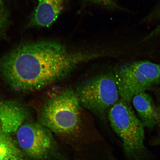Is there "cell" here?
I'll use <instances>...</instances> for the list:
<instances>
[{
	"label": "cell",
	"mask_w": 160,
	"mask_h": 160,
	"mask_svg": "<svg viewBox=\"0 0 160 160\" xmlns=\"http://www.w3.org/2000/svg\"><path fill=\"white\" fill-rule=\"evenodd\" d=\"M93 59L91 53L70 51L59 42L41 41L20 46L4 56L0 73L14 91L31 92L57 82Z\"/></svg>",
	"instance_id": "obj_1"
},
{
	"label": "cell",
	"mask_w": 160,
	"mask_h": 160,
	"mask_svg": "<svg viewBox=\"0 0 160 160\" xmlns=\"http://www.w3.org/2000/svg\"><path fill=\"white\" fill-rule=\"evenodd\" d=\"M81 106L74 90H61L51 96L42 107L40 123L58 134L74 133L81 123Z\"/></svg>",
	"instance_id": "obj_2"
},
{
	"label": "cell",
	"mask_w": 160,
	"mask_h": 160,
	"mask_svg": "<svg viewBox=\"0 0 160 160\" xmlns=\"http://www.w3.org/2000/svg\"><path fill=\"white\" fill-rule=\"evenodd\" d=\"M114 75L121 99L129 102L137 94L160 83V65L147 61L128 63Z\"/></svg>",
	"instance_id": "obj_3"
},
{
	"label": "cell",
	"mask_w": 160,
	"mask_h": 160,
	"mask_svg": "<svg viewBox=\"0 0 160 160\" xmlns=\"http://www.w3.org/2000/svg\"><path fill=\"white\" fill-rule=\"evenodd\" d=\"M80 104L98 115H103L119 100L114 74H102L83 82L75 90Z\"/></svg>",
	"instance_id": "obj_4"
},
{
	"label": "cell",
	"mask_w": 160,
	"mask_h": 160,
	"mask_svg": "<svg viewBox=\"0 0 160 160\" xmlns=\"http://www.w3.org/2000/svg\"><path fill=\"white\" fill-rule=\"evenodd\" d=\"M129 102L119 100L109 109L108 116L111 127L122 140L125 150L132 153L144 148V126Z\"/></svg>",
	"instance_id": "obj_5"
},
{
	"label": "cell",
	"mask_w": 160,
	"mask_h": 160,
	"mask_svg": "<svg viewBox=\"0 0 160 160\" xmlns=\"http://www.w3.org/2000/svg\"><path fill=\"white\" fill-rule=\"evenodd\" d=\"M16 143L29 160L48 158L54 147V141L49 130L41 123H23L16 131Z\"/></svg>",
	"instance_id": "obj_6"
},
{
	"label": "cell",
	"mask_w": 160,
	"mask_h": 160,
	"mask_svg": "<svg viewBox=\"0 0 160 160\" xmlns=\"http://www.w3.org/2000/svg\"><path fill=\"white\" fill-rule=\"evenodd\" d=\"M29 115V110L24 105L0 98L1 127L5 133L16 132Z\"/></svg>",
	"instance_id": "obj_7"
},
{
	"label": "cell",
	"mask_w": 160,
	"mask_h": 160,
	"mask_svg": "<svg viewBox=\"0 0 160 160\" xmlns=\"http://www.w3.org/2000/svg\"><path fill=\"white\" fill-rule=\"evenodd\" d=\"M28 27H48L56 21L62 12L67 0H38Z\"/></svg>",
	"instance_id": "obj_8"
},
{
	"label": "cell",
	"mask_w": 160,
	"mask_h": 160,
	"mask_svg": "<svg viewBox=\"0 0 160 160\" xmlns=\"http://www.w3.org/2000/svg\"><path fill=\"white\" fill-rule=\"evenodd\" d=\"M132 99L134 107L144 127L153 128L157 124L158 110L148 94L142 92L133 96Z\"/></svg>",
	"instance_id": "obj_9"
},
{
	"label": "cell",
	"mask_w": 160,
	"mask_h": 160,
	"mask_svg": "<svg viewBox=\"0 0 160 160\" xmlns=\"http://www.w3.org/2000/svg\"><path fill=\"white\" fill-rule=\"evenodd\" d=\"M0 160H28L10 134L0 128Z\"/></svg>",
	"instance_id": "obj_10"
},
{
	"label": "cell",
	"mask_w": 160,
	"mask_h": 160,
	"mask_svg": "<svg viewBox=\"0 0 160 160\" xmlns=\"http://www.w3.org/2000/svg\"><path fill=\"white\" fill-rule=\"evenodd\" d=\"M8 22V17L2 0H0V36L4 33Z\"/></svg>",
	"instance_id": "obj_11"
},
{
	"label": "cell",
	"mask_w": 160,
	"mask_h": 160,
	"mask_svg": "<svg viewBox=\"0 0 160 160\" xmlns=\"http://www.w3.org/2000/svg\"><path fill=\"white\" fill-rule=\"evenodd\" d=\"M91 1L105 6L112 7H117V6L112 0H91Z\"/></svg>",
	"instance_id": "obj_12"
},
{
	"label": "cell",
	"mask_w": 160,
	"mask_h": 160,
	"mask_svg": "<svg viewBox=\"0 0 160 160\" xmlns=\"http://www.w3.org/2000/svg\"><path fill=\"white\" fill-rule=\"evenodd\" d=\"M157 124L158 125L160 130V108L158 110V121Z\"/></svg>",
	"instance_id": "obj_13"
}]
</instances>
